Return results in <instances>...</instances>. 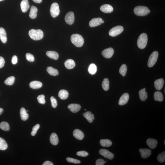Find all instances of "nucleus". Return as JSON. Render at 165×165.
<instances>
[{
  "mask_svg": "<svg viewBox=\"0 0 165 165\" xmlns=\"http://www.w3.org/2000/svg\"><path fill=\"white\" fill-rule=\"evenodd\" d=\"M123 30V28L122 26H117L110 30L109 32V34L111 37H116L121 34Z\"/></svg>",
  "mask_w": 165,
  "mask_h": 165,
  "instance_id": "nucleus-7",
  "label": "nucleus"
},
{
  "mask_svg": "<svg viewBox=\"0 0 165 165\" xmlns=\"http://www.w3.org/2000/svg\"><path fill=\"white\" fill-rule=\"evenodd\" d=\"M164 145L165 144V141L164 140Z\"/></svg>",
  "mask_w": 165,
  "mask_h": 165,
  "instance_id": "nucleus-53",
  "label": "nucleus"
},
{
  "mask_svg": "<svg viewBox=\"0 0 165 165\" xmlns=\"http://www.w3.org/2000/svg\"><path fill=\"white\" fill-rule=\"evenodd\" d=\"M26 57L28 61L30 62H34L35 60L34 56L32 54L27 53L26 54Z\"/></svg>",
  "mask_w": 165,
  "mask_h": 165,
  "instance_id": "nucleus-43",
  "label": "nucleus"
},
{
  "mask_svg": "<svg viewBox=\"0 0 165 165\" xmlns=\"http://www.w3.org/2000/svg\"><path fill=\"white\" fill-rule=\"evenodd\" d=\"M77 155L82 157H86L88 155V153L85 151L78 152L77 153Z\"/></svg>",
  "mask_w": 165,
  "mask_h": 165,
  "instance_id": "nucleus-45",
  "label": "nucleus"
},
{
  "mask_svg": "<svg viewBox=\"0 0 165 165\" xmlns=\"http://www.w3.org/2000/svg\"><path fill=\"white\" fill-rule=\"evenodd\" d=\"M139 95L140 99L142 101H145L147 98V94L145 88H143L139 91Z\"/></svg>",
  "mask_w": 165,
  "mask_h": 165,
  "instance_id": "nucleus-27",
  "label": "nucleus"
},
{
  "mask_svg": "<svg viewBox=\"0 0 165 165\" xmlns=\"http://www.w3.org/2000/svg\"><path fill=\"white\" fill-rule=\"evenodd\" d=\"M158 161L161 163L164 162L165 161V152L163 151L158 155L157 157Z\"/></svg>",
  "mask_w": 165,
  "mask_h": 165,
  "instance_id": "nucleus-39",
  "label": "nucleus"
},
{
  "mask_svg": "<svg viewBox=\"0 0 165 165\" xmlns=\"http://www.w3.org/2000/svg\"><path fill=\"white\" fill-rule=\"evenodd\" d=\"M102 86L103 89L105 91L109 90V89L110 82L108 79L105 78L102 82Z\"/></svg>",
  "mask_w": 165,
  "mask_h": 165,
  "instance_id": "nucleus-35",
  "label": "nucleus"
},
{
  "mask_svg": "<svg viewBox=\"0 0 165 165\" xmlns=\"http://www.w3.org/2000/svg\"><path fill=\"white\" fill-rule=\"evenodd\" d=\"M100 9L102 12L106 13H111L113 11V7L108 4L103 5L100 7Z\"/></svg>",
  "mask_w": 165,
  "mask_h": 165,
  "instance_id": "nucleus-15",
  "label": "nucleus"
},
{
  "mask_svg": "<svg viewBox=\"0 0 165 165\" xmlns=\"http://www.w3.org/2000/svg\"><path fill=\"white\" fill-rule=\"evenodd\" d=\"M12 63L13 64H16L18 62V58L16 55H14L12 57L11 60Z\"/></svg>",
  "mask_w": 165,
  "mask_h": 165,
  "instance_id": "nucleus-48",
  "label": "nucleus"
},
{
  "mask_svg": "<svg viewBox=\"0 0 165 165\" xmlns=\"http://www.w3.org/2000/svg\"><path fill=\"white\" fill-rule=\"evenodd\" d=\"M15 78L14 77L11 76L8 78L5 81L4 83L8 85H11L14 83Z\"/></svg>",
  "mask_w": 165,
  "mask_h": 165,
  "instance_id": "nucleus-38",
  "label": "nucleus"
},
{
  "mask_svg": "<svg viewBox=\"0 0 165 165\" xmlns=\"http://www.w3.org/2000/svg\"><path fill=\"white\" fill-rule=\"evenodd\" d=\"M34 2L37 3H40L42 2V0H32Z\"/></svg>",
  "mask_w": 165,
  "mask_h": 165,
  "instance_id": "nucleus-50",
  "label": "nucleus"
},
{
  "mask_svg": "<svg viewBox=\"0 0 165 165\" xmlns=\"http://www.w3.org/2000/svg\"><path fill=\"white\" fill-rule=\"evenodd\" d=\"M73 136L77 139L82 140L83 139L84 134L83 132L80 130L76 129L73 132Z\"/></svg>",
  "mask_w": 165,
  "mask_h": 165,
  "instance_id": "nucleus-19",
  "label": "nucleus"
},
{
  "mask_svg": "<svg viewBox=\"0 0 165 165\" xmlns=\"http://www.w3.org/2000/svg\"><path fill=\"white\" fill-rule=\"evenodd\" d=\"M30 37L35 40H38L42 39L44 37V33L40 29H32L29 33Z\"/></svg>",
  "mask_w": 165,
  "mask_h": 165,
  "instance_id": "nucleus-1",
  "label": "nucleus"
},
{
  "mask_svg": "<svg viewBox=\"0 0 165 165\" xmlns=\"http://www.w3.org/2000/svg\"><path fill=\"white\" fill-rule=\"evenodd\" d=\"M50 12L51 16L54 18L57 17L60 13L59 6L57 3H54L51 6Z\"/></svg>",
  "mask_w": 165,
  "mask_h": 165,
  "instance_id": "nucleus-6",
  "label": "nucleus"
},
{
  "mask_svg": "<svg viewBox=\"0 0 165 165\" xmlns=\"http://www.w3.org/2000/svg\"><path fill=\"white\" fill-rule=\"evenodd\" d=\"M43 165H53L54 164L51 161H46L44 162Z\"/></svg>",
  "mask_w": 165,
  "mask_h": 165,
  "instance_id": "nucleus-49",
  "label": "nucleus"
},
{
  "mask_svg": "<svg viewBox=\"0 0 165 165\" xmlns=\"http://www.w3.org/2000/svg\"><path fill=\"white\" fill-rule=\"evenodd\" d=\"M40 127V125L37 124L34 126L32 129V131L31 132V135L32 136H34L36 135L37 131Z\"/></svg>",
  "mask_w": 165,
  "mask_h": 165,
  "instance_id": "nucleus-41",
  "label": "nucleus"
},
{
  "mask_svg": "<svg viewBox=\"0 0 165 165\" xmlns=\"http://www.w3.org/2000/svg\"><path fill=\"white\" fill-rule=\"evenodd\" d=\"M106 163V162L104 160L102 159H97L96 161V165H103L104 163Z\"/></svg>",
  "mask_w": 165,
  "mask_h": 165,
  "instance_id": "nucleus-46",
  "label": "nucleus"
},
{
  "mask_svg": "<svg viewBox=\"0 0 165 165\" xmlns=\"http://www.w3.org/2000/svg\"><path fill=\"white\" fill-rule=\"evenodd\" d=\"M100 143V145L104 147H109L111 146L112 144V142L108 139L101 140Z\"/></svg>",
  "mask_w": 165,
  "mask_h": 165,
  "instance_id": "nucleus-31",
  "label": "nucleus"
},
{
  "mask_svg": "<svg viewBox=\"0 0 165 165\" xmlns=\"http://www.w3.org/2000/svg\"><path fill=\"white\" fill-rule=\"evenodd\" d=\"M38 102L39 103L44 104L46 101L45 99V96L43 95H39L37 98Z\"/></svg>",
  "mask_w": 165,
  "mask_h": 165,
  "instance_id": "nucleus-40",
  "label": "nucleus"
},
{
  "mask_svg": "<svg viewBox=\"0 0 165 165\" xmlns=\"http://www.w3.org/2000/svg\"><path fill=\"white\" fill-rule=\"evenodd\" d=\"M20 6L21 11L23 12H27L30 7L28 1L23 0L21 3Z\"/></svg>",
  "mask_w": 165,
  "mask_h": 165,
  "instance_id": "nucleus-17",
  "label": "nucleus"
},
{
  "mask_svg": "<svg viewBox=\"0 0 165 165\" xmlns=\"http://www.w3.org/2000/svg\"><path fill=\"white\" fill-rule=\"evenodd\" d=\"M139 151L141 157L144 159L148 158L151 154V150L148 148H140Z\"/></svg>",
  "mask_w": 165,
  "mask_h": 165,
  "instance_id": "nucleus-12",
  "label": "nucleus"
},
{
  "mask_svg": "<svg viewBox=\"0 0 165 165\" xmlns=\"http://www.w3.org/2000/svg\"><path fill=\"white\" fill-rule=\"evenodd\" d=\"M148 41L147 36L145 33H143L138 37L137 44L139 48L143 49L145 48L147 44Z\"/></svg>",
  "mask_w": 165,
  "mask_h": 165,
  "instance_id": "nucleus-4",
  "label": "nucleus"
},
{
  "mask_svg": "<svg viewBox=\"0 0 165 165\" xmlns=\"http://www.w3.org/2000/svg\"><path fill=\"white\" fill-rule=\"evenodd\" d=\"M100 155L107 159L112 160L114 157V155L108 150L105 149H101L99 151Z\"/></svg>",
  "mask_w": 165,
  "mask_h": 165,
  "instance_id": "nucleus-8",
  "label": "nucleus"
},
{
  "mask_svg": "<svg viewBox=\"0 0 165 165\" xmlns=\"http://www.w3.org/2000/svg\"><path fill=\"white\" fill-rule=\"evenodd\" d=\"M4 1V0H0V1Z\"/></svg>",
  "mask_w": 165,
  "mask_h": 165,
  "instance_id": "nucleus-54",
  "label": "nucleus"
},
{
  "mask_svg": "<svg viewBox=\"0 0 165 165\" xmlns=\"http://www.w3.org/2000/svg\"><path fill=\"white\" fill-rule=\"evenodd\" d=\"M127 71V68L125 64H123L120 68L119 70L120 73L124 77L126 75Z\"/></svg>",
  "mask_w": 165,
  "mask_h": 165,
  "instance_id": "nucleus-37",
  "label": "nucleus"
},
{
  "mask_svg": "<svg viewBox=\"0 0 165 165\" xmlns=\"http://www.w3.org/2000/svg\"><path fill=\"white\" fill-rule=\"evenodd\" d=\"M37 8L35 6H32L29 14V17L32 19H35L37 16Z\"/></svg>",
  "mask_w": 165,
  "mask_h": 165,
  "instance_id": "nucleus-22",
  "label": "nucleus"
},
{
  "mask_svg": "<svg viewBox=\"0 0 165 165\" xmlns=\"http://www.w3.org/2000/svg\"><path fill=\"white\" fill-rule=\"evenodd\" d=\"M114 52L113 48L110 47L104 50L102 52V54L104 57L106 58L109 59L113 56Z\"/></svg>",
  "mask_w": 165,
  "mask_h": 165,
  "instance_id": "nucleus-10",
  "label": "nucleus"
},
{
  "mask_svg": "<svg viewBox=\"0 0 165 165\" xmlns=\"http://www.w3.org/2000/svg\"><path fill=\"white\" fill-rule=\"evenodd\" d=\"M46 54L49 57L54 60H57L59 59V54L55 51H48L46 52Z\"/></svg>",
  "mask_w": 165,
  "mask_h": 165,
  "instance_id": "nucleus-26",
  "label": "nucleus"
},
{
  "mask_svg": "<svg viewBox=\"0 0 165 165\" xmlns=\"http://www.w3.org/2000/svg\"><path fill=\"white\" fill-rule=\"evenodd\" d=\"M83 116L85 117L89 122L92 123L93 120L95 119V116L93 114H92L90 111H87L82 114Z\"/></svg>",
  "mask_w": 165,
  "mask_h": 165,
  "instance_id": "nucleus-20",
  "label": "nucleus"
},
{
  "mask_svg": "<svg viewBox=\"0 0 165 165\" xmlns=\"http://www.w3.org/2000/svg\"><path fill=\"white\" fill-rule=\"evenodd\" d=\"M71 40L72 43L77 47H81L83 45L84 39L80 35L77 34L72 35L71 36Z\"/></svg>",
  "mask_w": 165,
  "mask_h": 165,
  "instance_id": "nucleus-2",
  "label": "nucleus"
},
{
  "mask_svg": "<svg viewBox=\"0 0 165 165\" xmlns=\"http://www.w3.org/2000/svg\"><path fill=\"white\" fill-rule=\"evenodd\" d=\"M29 86L32 89H37L40 88L42 87V84L40 81H34L30 82Z\"/></svg>",
  "mask_w": 165,
  "mask_h": 165,
  "instance_id": "nucleus-23",
  "label": "nucleus"
},
{
  "mask_svg": "<svg viewBox=\"0 0 165 165\" xmlns=\"http://www.w3.org/2000/svg\"><path fill=\"white\" fill-rule=\"evenodd\" d=\"M50 99L52 107L54 108H56L57 105L56 100L53 96L51 97Z\"/></svg>",
  "mask_w": 165,
  "mask_h": 165,
  "instance_id": "nucleus-44",
  "label": "nucleus"
},
{
  "mask_svg": "<svg viewBox=\"0 0 165 165\" xmlns=\"http://www.w3.org/2000/svg\"><path fill=\"white\" fill-rule=\"evenodd\" d=\"M147 144L152 149H154L158 144L157 140L153 138H148L146 141Z\"/></svg>",
  "mask_w": 165,
  "mask_h": 165,
  "instance_id": "nucleus-18",
  "label": "nucleus"
},
{
  "mask_svg": "<svg viewBox=\"0 0 165 165\" xmlns=\"http://www.w3.org/2000/svg\"><path fill=\"white\" fill-rule=\"evenodd\" d=\"M67 160L69 162L75 163V164H80L81 162L79 160L70 158H67Z\"/></svg>",
  "mask_w": 165,
  "mask_h": 165,
  "instance_id": "nucleus-42",
  "label": "nucleus"
},
{
  "mask_svg": "<svg viewBox=\"0 0 165 165\" xmlns=\"http://www.w3.org/2000/svg\"><path fill=\"white\" fill-rule=\"evenodd\" d=\"M0 128L5 131H9L10 126L9 124L7 122H2L0 123Z\"/></svg>",
  "mask_w": 165,
  "mask_h": 165,
  "instance_id": "nucleus-36",
  "label": "nucleus"
},
{
  "mask_svg": "<svg viewBox=\"0 0 165 165\" xmlns=\"http://www.w3.org/2000/svg\"><path fill=\"white\" fill-rule=\"evenodd\" d=\"M104 20H103V23H104Z\"/></svg>",
  "mask_w": 165,
  "mask_h": 165,
  "instance_id": "nucleus-52",
  "label": "nucleus"
},
{
  "mask_svg": "<svg viewBox=\"0 0 165 165\" xmlns=\"http://www.w3.org/2000/svg\"><path fill=\"white\" fill-rule=\"evenodd\" d=\"M164 80L162 78L158 79L156 80L154 82L155 88L157 90H161L164 85Z\"/></svg>",
  "mask_w": 165,
  "mask_h": 165,
  "instance_id": "nucleus-16",
  "label": "nucleus"
},
{
  "mask_svg": "<svg viewBox=\"0 0 165 165\" xmlns=\"http://www.w3.org/2000/svg\"><path fill=\"white\" fill-rule=\"evenodd\" d=\"M75 63L73 60L69 59L65 62V65L66 68L68 69H73L75 66Z\"/></svg>",
  "mask_w": 165,
  "mask_h": 165,
  "instance_id": "nucleus-25",
  "label": "nucleus"
},
{
  "mask_svg": "<svg viewBox=\"0 0 165 165\" xmlns=\"http://www.w3.org/2000/svg\"><path fill=\"white\" fill-rule=\"evenodd\" d=\"M80 105L77 104H71L69 105L68 108L71 112L73 113H76L80 111L81 109Z\"/></svg>",
  "mask_w": 165,
  "mask_h": 165,
  "instance_id": "nucleus-14",
  "label": "nucleus"
},
{
  "mask_svg": "<svg viewBox=\"0 0 165 165\" xmlns=\"http://www.w3.org/2000/svg\"><path fill=\"white\" fill-rule=\"evenodd\" d=\"M75 20V16L73 12L70 11L68 13L65 17V20L67 24L71 25L73 23Z\"/></svg>",
  "mask_w": 165,
  "mask_h": 165,
  "instance_id": "nucleus-9",
  "label": "nucleus"
},
{
  "mask_svg": "<svg viewBox=\"0 0 165 165\" xmlns=\"http://www.w3.org/2000/svg\"><path fill=\"white\" fill-rule=\"evenodd\" d=\"M0 39L3 43H5L7 41L6 34L5 29L0 27Z\"/></svg>",
  "mask_w": 165,
  "mask_h": 165,
  "instance_id": "nucleus-21",
  "label": "nucleus"
},
{
  "mask_svg": "<svg viewBox=\"0 0 165 165\" xmlns=\"http://www.w3.org/2000/svg\"><path fill=\"white\" fill-rule=\"evenodd\" d=\"M20 114L21 118L22 120L26 121L28 119L29 114L27 113V111L24 108H22L21 109Z\"/></svg>",
  "mask_w": 165,
  "mask_h": 165,
  "instance_id": "nucleus-29",
  "label": "nucleus"
},
{
  "mask_svg": "<svg viewBox=\"0 0 165 165\" xmlns=\"http://www.w3.org/2000/svg\"><path fill=\"white\" fill-rule=\"evenodd\" d=\"M129 95L127 93H125L121 96L119 101V104L120 105H123L127 103L129 99Z\"/></svg>",
  "mask_w": 165,
  "mask_h": 165,
  "instance_id": "nucleus-13",
  "label": "nucleus"
},
{
  "mask_svg": "<svg viewBox=\"0 0 165 165\" xmlns=\"http://www.w3.org/2000/svg\"><path fill=\"white\" fill-rule=\"evenodd\" d=\"M4 112V109H3L0 108V115H1Z\"/></svg>",
  "mask_w": 165,
  "mask_h": 165,
  "instance_id": "nucleus-51",
  "label": "nucleus"
},
{
  "mask_svg": "<svg viewBox=\"0 0 165 165\" xmlns=\"http://www.w3.org/2000/svg\"><path fill=\"white\" fill-rule=\"evenodd\" d=\"M5 62V60L4 58L0 57V68H2L4 67Z\"/></svg>",
  "mask_w": 165,
  "mask_h": 165,
  "instance_id": "nucleus-47",
  "label": "nucleus"
},
{
  "mask_svg": "<svg viewBox=\"0 0 165 165\" xmlns=\"http://www.w3.org/2000/svg\"><path fill=\"white\" fill-rule=\"evenodd\" d=\"M50 141L52 145H56L59 143V140L57 135L55 133H53L51 135L50 137Z\"/></svg>",
  "mask_w": 165,
  "mask_h": 165,
  "instance_id": "nucleus-24",
  "label": "nucleus"
},
{
  "mask_svg": "<svg viewBox=\"0 0 165 165\" xmlns=\"http://www.w3.org/2000/svg\"><path fill=\"white\" fill-rule=\"evenodd\" d=\"M103 20L101 18H94L90 21L89 24L91 27H95L103 23Z\"/></svg>",
  "mask_w": 165,
  "mask_h": 165,
  "instance_id": "nucleus-11",
  "label": "nucleus"
},
{
  "mask_svg": "<svg viewBox=\"0 0 165 165\" xmlns=\"http://www.w3.org/2000/svg\"><path fill=\"white\" fill-rule=\"evenodd\" d=\"M97 67L95 64L92 63L89 66L88 68V72L92 75H94L97 72Z\"/></svg>",
  "mask_w": 165,
  "mask_h": 165,
  "instance_id": "nucleus-33",
  "label": "nucleus"
},
{
  "mask_svg": "<svg viewBox=\"0 0 165 165\" xmlns=\"http://www.w3.org/2000/svg\"><path fill=\"white\" fill-rule=\"evenodd\" d=\"M47 70V72L52 76H57L59 74L58 71L57 69H54L52 67H48Z\"/></svg>",
  "mask_w": 165,
  "mask_h": 165,
  "instance_id": "nucleus-32",
  "label": "nucleus"
},
{
  "mask_svg": "<svg viewBox=\"0 0 165 165\" xmlns=\"http://www.w3.org/2000/svg\"><path fill=\"white\" fill-rule=\"evenodd\" d=\"M58 95L59 98L61 100H65L68 98L69 93L67 90H62L59 91Z\"/></svg>",
  "mask_w": 165,
  "mask_h": 165,
  "instance_id": "nucleus-28",
  "label": "nucleus"
},
{
  "mask_svg": "<svg viewBox=\"0 0 165 165\" xmlns=\"http://www.w3.org/2000/svg\"><path fill=\"white\" fill-rule=\"evenodd\" d=\"M134 11L136 15L139 16L146 15L151 12L147 7L144 6H136L135 8Z\"/></svg>",
  "mask_w": 165,
  "mask_h": 165,
  "instance_id": "nucleus-3",
  "label": "nucleus"
},
{
  "mask_svg": "<svg viewBox=\"0 0 165 165\" xmlns=\"http://www.w3.org/2000/svg\"><path fill=\"white\" fill-rule=\"evenodd\" d=\"M154 98L156 101L162 102L164 100V97L161 92H156L154 93Z\"/></svg>",
  "mask_w": 165,
  "mask_h": 165,
  "instance_id": "nucleus-30",
  "label": "nucleus"
},
{
  "mask_svg": "<svg viewBox=\"0 0 165 165\" xmlns=\"http://www.w3.org/2000/svg\"><path fill=\"white\" fill-rule=\"evenodd\" d=\"M158 56V53L157 51H154L151 54L148 62V67H152L154 65L157 61Z\"/></svg>",
  "mask_w": 165,
  "mask_h": 165,
  "instance_id": "nucleus-5",
  "label": "nucleus"
},
{
  "mask_svg": "<svg viewBox=\"0 0 165 165\" xmlns=\"http://www.w3.org/2000/svg\"><path fill=\"white\" fill-rule=\"evenodd\" d=\"M7 147L8 145L5 140L0 137V150L4 151L7 149Z\"/></svg>",
  "mask_w": 165,
  "mask_h": 165,
  "instance_id": "nucleus-34",
  "label": "nucleus"
}]
</instances>
